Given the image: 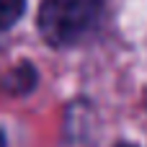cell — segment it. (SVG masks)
Listing matches in <instances>:
<instances>
[{"label": "cell", "mask_w": 147, "mask_h": 147, "mask_svg": "<svg viewBox=\"0 0 147 147\" xmlns=\"http://www.w3.org/2000/svg\"><path fill=\"white\" fill-rule=\"evenodd\" d=\"M0 147H5V134H3V129H0Z\"/></svg>", "instance_id": "obj_5"}, {"label": "cell", "mask_w": 147, "mask_h": 147, "mask_svg": "<svg viewBox=\"0 0 147 147\" xmlns=\"http://www.w3.org/2000/svg\"><path fill=\"white\" fill-rule=\"evenodd\" d=\"M34 85H36V70L28 62H21L13 70H8V72L0 75V90L3 93H10V96L28 93Z\"/></svg>", "instance_id": "obj_3"}, {"label": "cell", "mask_w": 147, "mask_h": 147, "mask_svg": "<svg viewBox=\"0 0 147 147\" xmlns=\"http://www.w3.org/2000/svg\"><path fill=\"white\" fill-rule=\"evenodd\" d=\"M96 129L98 124L93 109L85 101H78L67 109L59 147H96Z\"/></svg>", "instance_id": "obj_2"}, {"label": "cell", "mask_w": 147, "mask_h": 147, "mask_svg": "<svg viewBox=\"0 0 147 147\" xmlns=\"http://www.w3.org/2000/svg\"><path fill=\"white\" fill-rule=\"evenodd\" d=\"M101 0H41L39 31L52 47L83 41L101 21Z\"/></svg>", "instance_id": "obj_1"}, {"label": "cell", "mask_w": 147, "mask_h": 147, "mask_svg": "<svg viewBox=\"0 0 147 147\" xmlns=\"http://www.w3.org/2000/svg\"><path fill=\"white\" fill-rule=\"evenodd\" d=\"M26 0H0V28H10L23 16Z\"/></svg>", "instance_id": "obj_4"}, {"label": "cell", "mask_w": 147, "mask_h": 147, "mask_svg": "<svg viewBox=\"0 0 147 147\" xmlns=\"http://www.w3.org/2000/svg\"><path fill=\"white\" fill-rule=\"evenodd\" d=\"M119 147H132V145H119Z\"/></svg>", "instance_id": "obj_6"}]
</instances>
